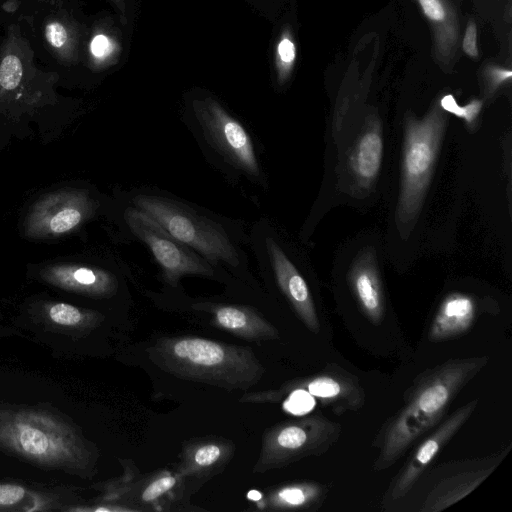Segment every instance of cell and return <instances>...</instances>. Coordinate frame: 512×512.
Listing matches in <instances>:
<instances>
[{"label":"cell","instance_id":"13","mask_svg":"<svg viewBox=\"0 0 512 512\" xmlns=\"http://www.w3.org/2000/svg\"><path fill=\"white\" fill-rule=\"evenodd\" d=\"M193 308L214 316V323L234 335L248 340H270L279 337L277 329L254 309L243 304L201 301Z\"/></svg>","mask_w":512,"mask_h":512},{"label":"cell","instance_id":"2","mask_svg":"<svg viewBox=\"0 0 512 512\" xmlns=\"http://www.w3.org/2000/svg\"><path fill=\"white\" fill-rule=\"evenodd\" d=\"M487 356L450 359L419 374L403 406L380 429L376 472L392 466L420 437L441 422L459 392L487 365Z\"/></svg>","mask_w":512,"mask_h":512},{"label":"cell","instance_id":"29","mask_svg":"<svg viewBox=\"0 0 512 512\" xmlns=\"http://www.w3.org/2000/svg\"><path fill=\"white\" fill-rule=\"evenodd\" d=\"M278 53L283 62H292L295 57L294 44L289 39H283L278 45Z\"/></svg>","mask_w":512,"mask_h":512},{"label":"cell","instance_id":"21","mask_svg":"<svg viewBox=\"0 0 512 512\" xmlns=\"http://www.w3.org/2000/svg\"><path fill=\"white\" fill-rule=\"evenodd\" d=\"M49 318L62 326H75L85 321L87 315L78 308L66 304L56 303L49 309Z\"/></svg>","mask_w":512,"mask_h":512},{"label":"cell","instance_id":"11","mask_svg":"<svg viewBox=\"0 0 512 512\" xmlns=\"http://www.w3.org/2000/svg\"><path fill=\"white\" fill-rule=\"evenodd\" d=\"M287 390H303L317 398L322 405L331 407L340 415L360 410L365 403L364 390L355 375L337 364H329L322 372L286 385Z\"/></svg>","mask_w":512,"mask_h":512},{"label":"cell","instance_id":"26","mask_svg":"<svg viewBox=\"0 0 512 512\" xmlns=\"http://www.w3.org/2000/svg\"><path fill=\"white\" fill-rule=\"evenodd\" d=\"M26 494L25 488L15 484H0V506H11L21 501Z\"/></svg>","mask_w":512,"mask_h":512},{"label":"cell","instance_id":"28","mask_svg":"<svg viewBox=\"0 0 512 512\" xmlns=\"http://www.w3.org/2000/svg\"><path fill=\"white\" fill-rule=\"evenodd\" d=\"M476 34V25L472 22L468 25L463 40V49L471 57H476L478 55Z\"/></svg>","mask_w":512,"mask_h":512},{"label":"cell","instance_id":"14","mask_svg":"<svg viewBox=\"0 0 512 512\" xmlns=\"http://www.w3.org/2000/svg\"><path fill=\"white\" fill-rule=\"evenodd\" d=\"M476 317L473 298L462 293L448 295L440 304L428 331L431 342H441L466 334Z\"/></svg>","mask_w":512,"mask_h":512},{"label":"cell","instance_id":"22","mask_svg":"<svg viewBox=\"0 0 512 512\" xmlns=\"http://www.w3.org/2000/svg\"><path fill=\"white\" fill-rule=\"evenodd\" d=\"M441 106L446 111L451 112L459 117H463L468 124H471L481 109V102L473 101L464 107H460L452 95H446L441 100Z\"/></svg>","mask_w":512,"mask_h":512},{"label":"cell","instance_id":"24","mask_svg":"<svg viewBox=\"0 0 512 512\" xmlns=\"http://www.w3.org/2000/svg\"><path fill=\"white\" fill-rule=\"evenodd\" d=\"M176 478L171 475L162 476L152 481L143 491L141 498L145 502H152L173 488Z\"/></svg>","mask_w":512,"mask_h":512},{"label":"cell","instance_id":"12","mask_svg":"<svg viewBox=\"0 0 512 512\" xmlns=\"http://www.w3.org/2000/svg\"><path fill=\"white\" fill-rule=\"evenodd\" d=\"M509 450L510 445L498 453L477 460L468 469L439 481L428 493L420 510L443 511L463 499L495 470Z\"/></svg>","mask_w":512,"mask_h":512},{"label":"cell","instance_id":"27","mask_svg":"<svg viewBox=\"0 0 512 512\" xmlns=\"http://www.w3.org/2000/svg\"><path fill=\"white\" fill-rule=\"evenodd\" d=\"M420 5L428 18L441 21L444 18V8L439 0H419Z\"/></svg>","mask_w":512,"mask_h":512},{"label":"cell","instance_id":"4","mask_svg":"<svg viewBox=\"0 0 512 512\" xmlns=\"http://www.w3.org/2000/svg\"><path fill=\"white\" fill-rule=\"evenodd\" d=\"M152 361L182 379L246 390L263 376L253 351L199 337H163L149 348Z\"/></svg>","mask_w":512,"mask_h":512},{"label":"cell","instance_id":"10","mask_svg":"<svg viewBox=\"0 0 512 512\" xmlns=\"http://www.w3.org/2000/svg\"><path fill=\"white\" fill-rule=\"evenodd\" d=\"M477 404L478 400L475 399L459 407L417 446L391 480L384 495L383 506L401 500L408 494L432 461L471 417Z\"/></svg>","mask_w":512,"mask_h":512},{"label":"cell","instance_id":"16","mask_svg":"<svg viewBox=\"0 0 512 512\" xmlns=\"http://www.w3.org/2000/svg\"><path fill=\"white\" fill-rule=\"evenodd\" d=\"M93 208L94 203L85 194L57 196L42 205L38 222L41 229L48 233H65L75 228Z\"/></svg>","mask_w":512,"mask_h":512},{"label":"cell","instance_id":"1","mask_svg":"<svg viewBox=\"0 0 512 512\" xmlns=\"http://www.w3.org/2000/svg\"><path fill=\"white\" fill-rule=\"evenodd\" d=\"M125 202L159 223L212 265L241 281H252L241 221L214 213L155 187L128 190Z\"/></svg>","mask_w":512,"mask_h":512},{"label":"cell","instance_id":"6","mask_svg":"<svg viewBox=\"0 0 512 512\" xmlns=\"http://www.w3.org/2000/svg\"><path fill=\"white\" fill-rule=\"evenodd\" d=\"M122 222L128 240L143 243L161 271L163 282L179 287L181 278L198 276L231 283L236 278L218 269L188 245L176 239L148 215L125 202Z\"/></svg>","mask_w":512,"mask_h":512},{"label":"cell","instance_id":"5","mask_svg":"<svg viewBox=\"0 0 512 512\" xmlns=\"http://www.w3.org/2000/svg\"><path fill=\"white\" fill-rule=\"evenodd\" d=\"M187 126L205 160L227 180L266 187L251 134L220 105L209 101L196 107Z\"/></svg>","mask_w":512,"mask_h":512},{"label":"cell","instance_id":"19","mask_svg":"<svg viewBox=\"0 0 512 512\" xmlns=\"http://www.w3.org/2000/svg\"><path fill=\"white\" fill-rule=\"evenodd\" d=\"M328 488L314 482H303L284 486L271 497L272 504L282 509L315 510L327 497Z\"/></svg>","mask_w":512,"mask_h":512},{"label":"cell","instance_id":"18","mask_svg":"<svg viewBox=\"0 0 512 512\" xmlns=\"http://www.w3.org/2000/svg\"><path fill=\"white\" fill-rule=\"evenodd\" d=\"M382 157L381 128L378 124H373L361 135L351 155L353 173L363 186L369 185L377 177Z\"/></svg>","mask_w":512,"mask_h":512},{"label":"cell","instance_id":"7","mask_svg":"<svg viewBox=\"0 0 512 512\" xmlns=\"http://www.w3.org/2000/svg\"><path fill=\"white\" fill-rule=\"evenodd\" d=\"M248 244L262 277L272 281L303 324L318 334L320 323L309 286L276 226L264 217L258 219L250 229Z\"/></svg>","mask_w":512,"mask_h":512},{"label":"cell","instance_id":"9","mask_svg":"<svg viewBox=\"0 0 512 512\" xmlns=\"http://www.w3.org/2000/svg\"><path fill=\"white\" fill-rule=\"evenodd\" d=\"M341 425L317 413L278 424L264 436L256 471L289 465L326 453L339 439Z\"/></svg>","mask_w":512,"mask_h":512},{"label":"cell","instance_id":"8","mask_svg":"<svg viewBox=\"0 0 512 512\" xmlns=\"http://www.w3.org/2000/svg\"><path fill=\"white\" fill-rule=\"evenodd\" d=\"M445 117L433 110L424 119L410 117L405 127L398 220L412 221L418 214L432 176L445 127Z\"/></svg>","mask_w":512,"mask_h":512},{"label":"cell","instance_id":"23","mask_svg":"<svg viewBox=\"0 0 512 512\" xmlns=\"http://www.w3.org/2000/svg\"><path fill=\"white\" fill-rule=\"evenodd\" d=\"M222 456V449L216 444H205L196 449L193 454V465L197 468L211 467Z\"/></svg>","mask_w":512,"mask_h":512},{"label":"cell","instance_id":"3","mask_svg":"<svg viewBox=\"0 0 512 512\" xmlns=\"http://www.w3.org/2000/svg\"><path fill=\"white\" fill-rule=\"evenodd\" d=\"M0 449L33 465L88 476L95 449L64 417L39 407L0 405Z\"/></svg>","mask_w":512,"mask_h":512},{"label":"cell","instance_id":"25","mask_svg":"<svg viewBox=\"0 0 512 512\" xmlns=\"http://www.w3.org/2000/svg\"><path fill=\"white\" fill-rule=\"evenodd\" d=\"M89 49L92 57L101 61L111 54L113 45L106 35L97 34L92 38Z\"/></svg>","mask_w":512,"mask_h":512},{"label":"cell","instance_id":"15","mask_svg":"<svg viewBox=\"0 0 512 512\" xmlns=\"http://www.w3.org/2000/svg\"><path fill=\"white\" fill-rule=\"evenodd\" d=\"M351 290L364 315L380 325L385 314V299L379 274L370 254H364L349 272Z\"/></svg>","mask_w":512,"mask_h":512},{"label":"cell","instance_id":"20","mask_svg":"<svg viewBox=\"0 0 512 512\" xmlns=\"http://www.w3.org/2000/svg\"><path fill=\"white\" fill-rule=\"evenodd\" d=\"M45 41L62 61L70 62L75 56V31L64 16H52L44 24Z\"/></svg>","mask_w":512,"mask_h":512},{"label":"cell","instance_id":"17","mask_svg":"<svg viewBox=\"0 0 512 512\" xmlns=\"http://www.w3.org/2000/svg\"><path fill=\"white\" fill-rule=\"evenodd\" d=\"M51 279L57 285L96 297H110L119 287L113 272L97 267L57 268L52 271Z\"/></svg>","mask_w":512,"mask_h":512}]
</instances>
